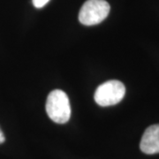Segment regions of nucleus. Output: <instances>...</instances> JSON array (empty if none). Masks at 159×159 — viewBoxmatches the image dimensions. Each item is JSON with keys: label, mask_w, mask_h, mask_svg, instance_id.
Wrapping results in <instances>:
<instances>
[{"label": "nucleus", "mask_w": 159, "mask_h": 159, "mask_svg": "<svg viewBox=\"0 0 159 159\" xmlns=\"http://www.w3.org/2000/svg\"><path fill=\"white\" fill-rule=\"evenodd\" d=\"M111 6L105 0H87L79 12V21L85 26H94L104 20Z\"/></svg>", "instance_id": "nucleus-2"}, {"label": "nucleus", "mask_w": 159, "mask_h": 159, "mask_svg": "<svg viewBox=\"0 0 159 159\" xmlns=\"http://www.w3.org/2000/svg\"><path fill=\"white\" fill-rule=\"evenodd\" d=\"M125 85L117 80H111L98 86L94 98L98 105L106 107L119 103L125 97Z\"/></svg>", "instance_id": "nucleus-3"}, {"label": "nucleus", "mask_w": 159, "mask_h": 159, "mask_svg": "<svg viewBox=\"0 0 159 159\" xmlns=\"http://www.w3.org/2000/svg\"><path fill=\"white\" fill-rule=\"evenodd\" d=\"M6 141V138H5V135H4V134H3V132L2 130L0 129V144L1 143H3V142Z\"/></svg>", "instance_id": "nucleus-6"}, {"label": "nucleus", "mask_w": 159, "mask_h": 159, "mask_svg": "<svg viewBox=\"0 0 159 159\" xmlns=\"http://www.w3.org/2000/svg\"><path fill=\"white\" fill-rule=\"evenodd\" d=\"M50 0H32L33 5L36 8H42L49 3Z\"/></svg>", "instance_id": "nucleus-5"}, {"label": "nucleus", "mask_w": 159, "mask_h": 159, "mask_svg": "<svg viewBox=\"0 0 159 159\" xmlns=\"http://www.w3.org/2000/svg\"><path fill=\"white\" fill-rule=\"evenodd\" d=\"M140 148L143 153L148 155L159 153V124L150 125L145 130Z\"/></svg>", "instance_id": "nucleus-4"}, {"label": "nucleus", "mask_w": 159, "mask_h": 159, "mask_svg": "<svg viewBox=\"0 0 159 159\" xmlns=\"http://www.w3.org/2000/svg\"><path fill=\"white\" fill-rule=\"evenodd\" d=\"M46 112L55 123H66L71 117V106L67 95L60 89L51 91L46 101Z\"/></svg>", "instance_id": "nucleus-1"}]
</instances>
